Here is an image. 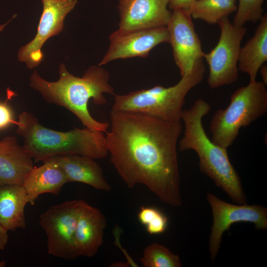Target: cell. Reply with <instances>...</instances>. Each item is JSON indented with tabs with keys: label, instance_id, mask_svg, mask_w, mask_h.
<instances>
[{
	"label": "cell",
	"instance_id": "1",
	"mask_svg": "<svg viewBox=\"0 0 267 267\" xmlns=\"http://www.w3.org/2000/svg\"><path fill=\"white\" fill-rule=\"evenodd\" d=\"M110 119L106 146L111 163L127 186L143 184L164 203L181 206L177 154L180 121L113 110Z\"/></svg>",
	"mask_w": 267,
	"mask_h": 267
},
{
	"label": "cell",
	"instance_id": "2",
	"mask_svg": "<svg viewBox=\"0 0 267 267\" xmlns=\"http://www.w3.org/2000/svg\"><path fill=\"white\" fill-rule=\"evenodd\" d=\"M59 79L49 82L34 70L30 77L29 86L38 91L44 100L62 106L75 114L85 128L106 133L109 124L94 119L89 112L88 102L91 99L97 105L107 103L104 93L115 94L109 83V75L101 66L89 67L82 77L70 74L64 64L59 66Z\"/></svg>",
	"mask_w": 267,
	"mask_h": 267
},
{
	"label": "cell",
	"instance_id": "3",
	"mask_svg": "<svg viewBox=\"0 0 267 267\" xmlns=\"http://www.w3.org/2000/svg\"><path fill=\"white\" fill-rule=\"evenodd\" d=\"M211 109L208 103L199 98L189 109L183 110L181 119L184 131L179 142V150H194L199 157L201 172L213 179L233 201L246 204L240 177L229 161L227 149L215 144L205 132L202 119Z\"/></svg>",
	"mask_w": 267,
	"mask_h": 267
},
{
	"label": "cell",
	"instance_id": "4",
	"mask_svg": "<svg viewBox=\"0 0 267 267\" xmlns=\"http://www.w3.org/2000/svg\"><path fill=\"white\" fill-rule=\"evenodd\" d=\"M17 134L23 137V148L35 162H43L62 155H78L93 159L108 154L104 133L87 128L68 132L48 129L26 111L21 113L16 123Z\"/></svg>",
	"mask_w": 267,
	"mask_h": 267
},
{
	"label": "cell",
	"instance_id": "5",
	"mask_svg": "<svg viewBox=\"0 0 267 267\" xmlns=\"http://www.w3.org/2000/svg\"><path fill=\"white\" fill-rule=\"evenodd\" d=\"M203 60L173 86H156L126 94H115L112 110L141 113L167 122L180 121L186 95L203 80L205 70Z\"/></svg>",
	"mask_w": 267,
	"mask_h": 267
},
{
	"label": "cell",
	"instance_id": "6",
	"mask_svg": "<svg viewBox=\"0 0 267 267\" xmlns=\"http://www.w3.org/2000/svg\"><path fill=\"white\" fill-rule=\"evenodd\" d=\"M266 86L262 82H250L232 93L225 109L215 112L210 123L212 141L215 144L227 149L236 139L241 128L267 113Z\"/></svg>",
	"mask_w": 267,
	"mask_h": 267
},
{
	"label": "cell",
	"instance_id": "7",
	"mask_svg": "<svg viewBox=\"0 0 267 267\" xmlns=\"http://www.w3.org/2000/svg\"><path fill=\"white\" fill-rule=\"evenodd\" d=\"M221 34L216 46L204 54L209 67L207 80L209 87L216 89L233 84L238 79V62L241 43L247 29L234 25L228 17L218 23Z\"/></svg>",
	"mask_w": 267,
	"mask_h": 267
},
{
	"label": "cell",
	"instance_id": "8",
	"mask_svg": "<svg viewBox=\"0 0 267 267\" xmlns=\"http://www.w3.org/2000/svg\"><path fill=\"white\" fill-rule=\"evenodd\" d=\"M80 203V200L64 201L40 215L39 223L47 236L49 255L67 260L80 257L75 240Z\"/></svg>",
	"mask_w": 267,
	"mask_h": 267
},
{
	"label": "cell",
	"instance_id": "9",
	"mask_svg": "<svg viewBox=\"0 0 267 267\" xmlns=\"http://www.w3.org/2000/svg\"><path fill=\"white\" fill-rule=\"evenodd\" d=\"M207 199L212 211L213 224L209 238L210 258L214 261L220 249L222 237L233 223L248 222L254 223L257 229H267V209L259 205H234L221 200L209 193Z\"/></svg>",
	"mask_w": 267,
	"mask_h": 267
},
{
	"label": "cell",
	"instance_id": "10",
	"mask_svg": "<svg viewBox=\"0 0 267 267\" xmlns=\"http://www.w3.org/2000/svg\"><path fill=\"white\" fill-rule=\"evenodd\" d=\"M42 2L43 9L37 34L33 40L20 48L17 54L19 61L25 62L29 69L38 66L42 61L44 44L62 31L65 17L77 3V0H42Z\"/></svg>",
	"mask_w": 267,
	"mask_h": 267
},
{
	"label": "cell",
	"instance_id": "11",
	"mask_svg": "<svg viewBox=\"0 0 267 267\" xmlns=\"http://www.w3.org/2000/svg\"><path fill=\"white\" fill-rule=\"evenodd\" d=\"M167 27L174 59L182 77L191 72L195 65L203 60L205 53L188 12L174 10Z\"/></svg>",
	"mask_w": 267,
	"mask_h": 267
},
{
	"label": "cell",
	"instance_id": "12",
	"mask_svg": "<svg viewBox=\"0 0 267 267\" xmlns=\"http://www.w3.org/2000/svg\"><path fill=\"white\" fill-rule=\"evenodd\" d=\"M169 41L167 27L129 31L117 30L110 35L109 47L98 65L119 59L146 58L155 46Z\"/></svg>",
	"mask_w": 267,
	"mask_h": 267
},
{
	"label": "cell",
	"instance_id": "13",
	"mask_svg": "<svg viewBox=\"0 0 267 267\" xmlns=\"http://www.w3.org/2000/svg\"><path fill=\"white\" fill-rule=\"evenodd\" d=\"M169 0H119L118 30L129 31L167 27L172 12Z\"/></svg>",
	"mask_w": 267,
	"mask_h": 267
},
{
	"label": "cell",
	"instance_id": "14",
	"mask_svg": "<svg viewBox=\"0 0 267 267\" xmlns=\"http://www.w3.org/2000/svg\"><path fill=\"white\" fill-rule=\"evenodd\" d=\"M106 226L105 217L99 209L80 200L75 237L79 256L96 255L103 243Z\"/></svg>",
	"mask_w": 267,
	"mask_h": 267
},
{
	"label": "cell",
	"instance_id": "15",
	"mask_svg": "<svg viewBox=\"0 0 267 267\" xmlns=\"http://www.w3.org/2000/svg\"><path fill=\"white\" fill-rule=\"evenodd\" d=\"M33 159L21 146L15 136L0 140V186L22 185L34 168Z\"/></svg>",
	"mask_w": 267,
	"mask_h": 267
},
{
	"label": "cell",
	"instance_id": "16",
	"mask_svg": "<svg viewBox=\"0 0 267 267\" xmlns=\"http://www.w3.org/2000/svg\"><path fill=\"white\" fill-rule=\"evenodd\" d=\"M43 163L28 173L22 184L27 193L28 203L31 205L35 204L41 194L58 195L63 185L68 183L65 172L54 159Z\"/></svg>",
	"mask_w": 267,
	"mask_h": 267
},
{
	"label": "cell",
	"instance_id": "17",
	"mask_svg": "<svg viewBox=\"0 0 267 267\" xmlns=\"http://www.w3.org/2000/svg\"><path fill=\"white\" fill-rule=\"evenodd\" d=\"M53 159L65 172L68 182H81L107 192L111 190L102 168L93 159L78 155H62Z\"/></svg>",
	"mask_w": 267,
	"mask_h": 267
},
{
	"label": "cell",
	"instance_id": "18",
	"mask_svg": "<svg viewBox=\"0 0 267 267\" xmlns=\"http://www.w3.org/2000/svg\"><path fill=\"white\" fill-rule=\"evenodd\" d=\"M27 203V193L22 185L0 186V224L7 231L25 228L24 210Z\"/></svg>",
	"mask_w": 267,
	"mask_h": 267
},
{
	"label": "cell",
	"instance_id": "19",
	"mask_svg": "<svg viewBox=\"0 0 267 267\" xmlns=\"http://www.w3.org/2000/svg\"><path fill=\"white\" fill-rule=\"evenodd\" d=\"M254 36L241 47L238 70L254 81L261 67L267 61V14L259 21Z\"/></svg>",
	"mask_w": 267,
	"mask_h": 267
},
{
	"label": "cell",
	"instance_id": "20",
	"mask_svg": "<svg viewBox=\"0 0 267 267\" xmlns=\"http://www.w3.org/2000/svg\"><path fill=\"white\" fill-rule=\"evenodd\" d=\"M237 8L236 0H196L186 11L191 18L214 24L228 17Z\"/></svg>",
	"mask_w": 267,
	"mask_h": 267
},
{
	"label": "cell",
	"instance_id": "21",
	"mask_svg": "<svg viewBox=\"0 0 267 267\" xmlns=\"http://www.w3.org/2000/svg\"><path fill=\"white\" fill-rule=\"evenodd\" d=\"M140 261L144 267H180L182 265L177 255L155 243L145 248Z\"/></svg>",
	"mask_w": 267,
	"mask_h": 267
},
{
	"label": "cell",
	"instance_id": "22",
	"mask_svg": "<svg viewBox=\"0 0 267 267\" xmlns=\"http://www.w3.org/2000/svg\"><path fill=\"white\" fill-rule=\"evenodd\" d=\"M138 220L145 226L149 234H159L164 232L168 226V219L158 209L150 206H142L137 214Z\"/></svg>",
	"mask_w": 267,
	"mask_h": 267
},
{
	"label": "cell",
	"instance_id": "23",
	"mask_svg": "<svg viewBox=\"0 0 267 267\" xmlns=\"http://www.w3.org/2000/svg\"><path fill=\"white\" fill-rule=\"evenodd\" d=\"M264 0H239L232 24L242 27L247 22L259 21L264 15Z\"/></svg>",
	"mask_w": 267,
	"mask_h": 267
},
{
	"label": "cell",
	"instance_id": "24",
	"mask_svg": "<svg viewBox=\"0 0 267 267\" xmlns=\"http://www.w3.org/2000/svg\"><path fill=\"white\" fill-rule=\"evenodd\" d=\"M14 122L10 107L6 102L0 101V131L7 128Z\"/></svg>",
	"mask_w": 267,
	"mask_h": 267
},
{
	"label": "cell",
	"instance_id": "25",
	"mask_svg": "<svg viewBox=\"0 0 267 267\" xmlns=\"http://www.w3.org/2000/svg\"><path fill=\"white\" fill-rule=\"evenodd\" d=\"M196 0H169V7L171 9H181L187 11Z\"/></svg>",
	"mask_w": 267,
	"mask_h": 267
},
{
	"label": "cell",
	"instance_id": "26",
	"mask_svg": "<svg viewBox=\"0 0 267 267\" xmlns=\"http://www.w3.org/2000/svg\"><path fill=\"white\" fill-rule=\"evenodd\" d=\"M8 231L0 224V251L3 250L8 240Z\"/></svg>",
	"mask_w": 267,
	"mask_h": 267
},
{
	"label": "cell",
	"instance_id": "27",
	"mask_svg": "<svg viewBox=\"0 0 267 267\" xmlns=\"http://www.w3.org/2000/svg\"><path fill=\"white\" fill-rule=\"evenodd\" d=\"M263 80V83L266 86L267 85V66L263 64L259 70Z\"/></svg>",
	"mask_w": 267,
	"mask_h": 267
},
{
	"label": "cell",
	"instance_id": "28",
	"mask_svg": "<svg viewBox=\"0 0 267 267\" xmlns=\"http://www.w3.org/2000/svg\"><path fill=\"white\" fill-rule=\"evenodd\" d=\"M13 17H14V16ZM13 17H12L10 20L7 21L6 23H5L4 24L2 25H0V32L3 30L5 27L7 25V24H8L9 23V22L11 21L12 19L13 18Z\"/></svg>",
	"mask_w": 267,
	"mask_h": 267
},
{
	"label": "cell",
	"instance_id": "29",
	"mask_svg": "<svg viewBox=\"0 0 267 267\" xmlns=\"http://www.w3.org/2000/svg\"><path fill=\"white\" fill-rule=\"evenodd\" d=\"M6 265V262L4 260L0 261V267H4Z\"/></svg>",
	"mask_w": 267,
	"mask_h": 267
}]
</instances>
